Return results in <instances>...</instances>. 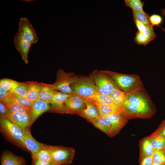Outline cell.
I'll list each match as a JSON object with an SVG mask.
<instances>
[{
  "mask_svg": "<svg viewBox=\"0 0 165 165\" xmlns=\"http://www.w3.org/2000/svg\"><path fill=\"white\" fill-rule=\"evenodd\" d=\"M18 31L32 45L38 41L36 32L29 20L26 18H20L19 23Z\"/></svg>",
  "mask_w": 165,
  "mask_h": 165,
  "instance_id": "cell-10",
  "label": "cell"
},
{
  "mask_svg": "<svg viewBox=\"0 0 165 165\" xmlns=\"http://www.w3.org/2000/svg\"><path fill=\"white\" fill-rule=\"evenodd\" d=\"M152 165H165V164H153Z\"/></svg>",
  "mask_w": 165,
  "mask_h": 165,
  "instance_id": "cell-42",
  "label": "cell"
},
{
  "mask_svg": "<svg viewBox=\"0 0 165 165\" xmlns=\"http://www.w3.org/2000/svg\"><path fill=\"white\" fill-rule=\"evenodd\" d=\"M151 24L154 27L155 26H159L163 21L162 17L157 14L153 15L150 17Z\"/></svg>",
  "mask_w": 165,
  "mask_h": 165,
  "instance_id": "cell-35",
  "label": "cell"
},
{
  "mask_svg": "<svg viewBox=\"0 0 165 165\" xmlns=\"http://www.w3.org/2000/svg\"><path fill=\"white\" fill-rule=\"evenodd\" d=\"M90 76L100 94L110 95L113 90L117 87L112 78L103 71H94Z\"/></svg>",
  "mask_w": 165,
  "mask_h": 165,
  "instance_id": "cell-6",
  "label": "cell"
},
{
  "mask_svg": "<svg viewBox=\"0 0 165 165\" xmlns=\"http://www.w3.org/2000/svg\"><path fill=\"white\" fill-rule=\"evenodd\" d=\"M106 117L111 123L114 137L119 133L129 120L122 111L111 114Z\"/></svg>",
  "mask_w": 165,
  "mask_h": 165,
  "instance_id": "cell-13",
  "label": "cell"
},
{
  "mask_svg": "<svg viewBox=\"0 0 165 165\" xmlns=\"http://www.w3.org/2000/svg\"><path fill=\"white\" fill-rule=\"evenodd\" d=\"M72 94L79 95L86 99H90L99 93L91 77H78L71 86Z\"/></svg>",
  "mask_w": 165,
  "mask_h": 165,
  "instance_id": "cell-4",
  "label": "cell"
},
{
  "mask_svg": "<svg viewBox=\"0 0 165 165\" xmlns=\"http://www.w3.org/2000/svg\"><path fill=\"white\" fill-rule=\"evenodd\" d=\"M32 160H36L44 163L53 162L51 153L48 148V145L47 148L39 152L36 158L32 159Z\"/></svg>",
  "mask_w": 165,
  "mask_h": 165,
  "instance_id": "cell-27",
  "label": "cell"
},
{
  "mask_svg": "<svg viewBox=\"0 0 165 165\" xmlns=\"http://www.w3.org/2000/svg\"><path fill=\"white\" fill-rule=\"evenodd\" d=\"M161 13L165 17V9H161Z\"/></svg>",
  "mask_w": 165,
  "mask_h": 165,
  "instance_id": "cell-41",
  "label": "cell"
},
{
  "mask_svg": "<svg viewBox=\"0 0 165 165\" xmlns=\"http://www.w3.org/2000/svg\"><path fill=\"white\" fill-rule=\"evenodd\" d=\"M71 95L57 91L51 100V106L49 112L70 114L66 106L65 101Z\"/></svg>",
  "mask_w": 165,
  "mask_h": 165,
  "instance_id": "cell-9",
  "label": "cell"
},
{
  "mask_svg": "<svg viewBox=\"0 0 165 165\" xmlns=\"http://www.w3.org/2000/svg\"><path fill=\"white\" fill-rule=\"evenodd\" d=\"M51 106L50 103L38 98L33 102L31 110V125L41 115L49 112Z\"/></svg>",
  "mask_w": 165,
  "mask_h": 165,
  "instance_id": "cell-14",
  "label": "cell"
},
{
  "mask_svg": "<svg viewBox=\"0 0 165 165\" xmlns=\"http://www.w3.org/2000/svg\"><path fill=\"white\" fill-rule=\"evenodd\" d=\"M28 91V85L26 82H20L8 92L9 94H13L22 97H26Z\"/></svg>",
  "mask_w": 165,
  "mask_h": 165,
  "instance_id": "cell-26",
  "label": "cell"
},
{
  "mask_svg": "<svg viewBox=\"0 0 165 165\" xmlns=\"http://www.w3.org/2000/svg\"><path fill=\"white\" fill-rule=\"evenodd\" d=\"M134 20H136L145 25L151 24L149 15L145 12L132 11Z\"/></svg>",
  "mask_w": 165,
  "mask_h": 165,
  "instance_id": "cell-30",
  "label": "cell"
},
{
  "mask_svg": "<svg viewBox=\"0 0 165 165\" xmlns=\"http://www.w3.org/2000/svg\"><path fill=\"white\" fill-rule=\"evenodd\" d=\"M126 96L125 93L119 90L117 87L114 88L110 95L115 104L121 108L126 98Z\"/></svg>",
  "mask_w": 165,
  "mask_h": 165,
  "instance_id": "cell-25",
  "label": "cell"
},
{
  "mask_svg": "<svg viewBox=\"0 0 165 165\" xmlns=\"http://www.w3.org/2000/svg\"><path fill=\"white\" fill-rule=\"evenodd\" d=\"M89 122L108 136L114 137L111 123L106 117L100 116L98 118Z\"/></svg>",
  "mask_w": 165,
  "mask_h": 165,
  "instance_id": "cell-16",
  "label": "cell"
},
{
  "mask_svg": "<svg viewBox=\"0 0 165 165\" xmlns=\"http://www.w3.org/2000/svg\"><path fill=\"white\" fill-rule=\"evenodd\" d=\"M10 112L3 101H0V118H7Z\"/></svg>",
  "mask_w": 165,
  "mask_h": 165,
  "instance_id": "cell-36",
  "label": "cell"
},
{
  "mask_svg": "<svg viewBox=\"0 0 165 165\" xmlns=\"http://www.w3.org/2000/svg\"><path fill=\"white\" fill-rule=\"evenodd\" d=\"M155 131L165 137V119L161 122Z\"/></svg>",
  "mask_w": 165,
  "mask_h": 165,
  "instance_id": "cell-38",
  "label": "cell"
},
{
  "mask_svg": "<svg viewBox=\"0 0 165 165\" xmlns=\"http://www.w3.org/2000/svg\"><path fill=\"white\" fill-rule=\"evenodd\" d=\"M0 130L7 141L20 148L28 152L25 145L24 136L21 128L7 118H1Z\"/></svg>",
  "mask_w": 165,
  "mask_h": 165,
  "instance_id": "cell-3",
  "label": "cell"
},
{
  "mask_svg": "<svg viewBox=\"0 0 165 165\" xmlns=\"http://www.w3.org/2000/svg\"><path fill=\"white\" fill-rule=\"evenodd\" d=\"M52 161L57 165L71 164L75 154V149L61 145H49Z\"/></svg>",
  "mask_w": 165,
  "mask_h": 165,
  "instance_id": "cell-5",
  "label": "cell"
},
{
  "mask_svg": "<svg viewBox=\"0 0 165 165\" xmlns=\"http://www.w3.org/2000/svg\"><path fill=\"white\" fill-rule=\"evenodd\" d=\"M86 100V107L78 115L88 122L98 118L100 116L96 106L89 100Z\"/></svg>",
  "mask_w": 165,
  "mask_h": 165,
  "instance_id": "cell-18",
  "label": "cell"
},
{
  "mask_svg": "<svg viewBox=\"0 0 165 165\" xmlns=\"http://www.w3.org/2000/svg\"><path fill=\"white\" fill-rule=\"evenodd\" d=\"M5 104L11 112L22 113L31 116V108L25 107L14 103Z\"/></svg>",
  "mask_w": 165,
  "mask_h": 165,
  "instance_id": "cell-28",
  "label": "cell"
},
{
  "mask_svg": "<svg viewBox=\"0 0 165 165\" xmlns=\"http://www.w3.org/2000/svg\"><path fill=\"white\" fill-rule=\"evenodd\" d=\"M21 129L24 136L25 145L30 152L32 159H34L39 152L47 148L48 145L39 142L35 139L31 134L30 127Z\"/></svg>",
  "mask_w": 165,
  "mask_h": 165,
  "instance_id": "cell-8",
  "label": "cell"
},
{
  "mask_svg": "<svg viewBox=\"0 0 165 165\" xmlns=\"http://www.w3.org/2000/svg\"><path fill=\"white\" fill-rule=\"evenodd\" d=\"M148 137L154 150H163L165 146V136L155 131Z\"/></svg>",
  "mask_w": 165,
  "mask_h": 165,
  "instance_id": "cell-22",
  "label": "cell"
},
{
  "mask_svg": "<svg viewBox=\"0 0 165 165\" xmlns=\"http://www.w3.org/2000/svg\"><path fill=\"white\" fill-rule=\"evenodd\" d=\"M2 101L5 104L14 103L29 108L32 107L33 103L26 97L10 94H9Z\"/></svg>",
  "mask_w": 165,
  "mask_h": 165,
  "instance_id": "cell-19",
  "label": "cell"
},
{
  "mask_svg": "<svg viewBox=\"0 0 165 165\" xmlns=\"http://www.w3.org/2000/svg\"><path fill=\"white\" fill-rule=\"evenodd\" d=\"M6 118L21 129L31 126V116L28 114L10 112Z\"/></svg>",
  "mask_w": 165,
  "mask_h": 165,
  "instance_id": "cell-15",
  "label": "cell"
},
{
  "mask_svg": "<svg viewBox=\"0 0 165 165\" xmlns=\"http://www.w3.org/2000/svg\"><path fill=\"white\" fill-rule=\"evenodd\" d=\"M88 99L94 100L100 103L110 105H116L110 95L101 94H100Z\"/></svg>",
  "mask_w": 165,
  "mask_h": 165,
  "instance_id": "cell-31",
  "label": "cell"
},
{
  "mask_svg": "<svg viewBox=\"0 0 165 165\" xmlns=\"http://www.w3.org/2000/svg\"><path fill=\"white\" fill-rule=\"evenodd\" d=\"M125 6L131 8L133 11L145 12L143 10L144 3L141 0H125Z\"/></svg>",
  "mask_w": 165,
  "mask_h": 165,
  "instance_id": "cell-29",
  "label": "cell"
},
{
  "mask_svg": "<svg viewBox=\"0 0 165 165\" xmlns=\"http://www.w3.org/2000/svg\"><path fill=\"white\" fill-rule=\"evenodd\" d=\"M103 71L112 78L118 88L126 94L132 92L143 86L138 75L122 74L108 70Z\"/></svg>",
  "mask_w": 165,
  "mask_h": 165,
  "instance_id": "cell-2",
  "label": "cell"
},
{
  "mask_svg": "<svg viewBox=\"0 0 165 165\" xmlns=\"http://www.w3.org/2000/svg\"><path fill=\"white\" fill-rule=\"evenodd\" d=\"M163 150H164V152L165 153V146L164 148L163 149Z\"/></svg>",
  "mask_w": 165,
  "mask_h": 165,
  "instance_id": "cell-43",
  "label": "cell"
},
{
  "mask_svg": "<svg viewBox=\"0 0 165 165\" xmlns=\"http://www.w3.org/2000/svg\"><path fill=\"white\" fill-rule=\"evenodd\" d=\"M126 94L122 109L128 120L147 119L156 113L155 106L143 86Z\"/></svg>",
  "mask_w": 165,
  "mask_h": 165,
  "instance_id": "cell-1",
  "label": "cell"
},
{
  "mask_svg": "<svg viewBox=\"0 0 165 165\" xmlns=\"http://www.w3.org/2000/svg\"><path fill=\"white\" fill-rule=\"evenodd\" d=\"M40 83L41 90L38 98L50 103L53 97L57 90L52 87L51 84Z\"/></svg>",
  "mask_w": 165,
  "mask_h": 165,
  "instance_id": "cell-23",
  "label": "cell"
},
{
  "mask_svg": "<svg viewBox=\"0 0 165 165\" xmlns=\"http://www.w3.org/2000/svg\"><path fill=\"white\" fill-rule=\"evenodd\" d=\"M152 155L143 159L139 162V165H152L153 163Z\"/></svg>",
  "mask_w": 165,
  "mask_h": 165,
  "instance_id": "cell-37",
  "label": "cell"
},
{
  "mask_svg": "<svg viewBox=\"0 0 165 165\" xmlns=\"http://www.w3.org/2000/svg\"><path fill=\"white\" fill-rule=\"evenodd\" d=\"M134 21L138 31L146 36L150 42L156 38V34L154 31V27L151 24H144L136 20H134Z\"/></svg>",
  "mask_w": 165,
  "mask_h": 165,
  "instance_id": "cell-24",
  "label": "cell"
},
{
  "mask_svg": "<svg viewBox=\"0 0 165 165\" xmlns=\"http://www.w3.org/2000/svg\"><path fill=\"white\" fill-rule=\"evenodd\" d=\"M32 165H57L53 162L44 163L36 160H32Z\"/></svg>",
  "mask_w": 165,
  "mask_h": 165,
  "instance_id": "cell-40",
  "label": "cell"
},
{
  "mask_svg": "<svg viewBox=\"0 0 165 165\" xmlns=\"http://www.w3.org/2000/svg\"><path fill=\"white\" fill-rule=\"evenodd\" d=\"M86 99L75 94H71L65 101L66 106L70 114L78 115L86 107Z\"/></svg>",
  "mask_w": 165,
  "mask_h": 165,
  "instance_id": "cell-12",
  "label": "cell"
},
{
  "mask_svg": "<svg viewBox=\"0 0 165 165\" xmlns=\"http://www.w3.org/2000/svg\"><path fill=\"white\" fill-rule=\"evenodd\" d=\"M19 82L7 78L0 80V86L2 87L8 92L10 91L19 83Z\"/></svg>",
  "mask_w": 165,
  "mask_h": 165,
  "instance_id": "cell-33",
  "label": "cell"
},
{
  "mask_svg": "<svg viewBox=\"0 0 165 165\" xmlns=\"http://www.w3.org/2000/svg\"><path fill=\"white\" fill-rule=\"evenodd\" d=\"M134 41L138 45H143L145 46L150 42L146 36L139 31L136 33Z\"/></svg>",
  "mask_w": 165,
  "mask_h": 165,
  "instance_id": "cell-34",
  "label": "cell"
},
{
  "mask_svg": "<svg viewBox=\"0 0 165 165\" xmlns=\"http://www.w3.org/2000/svg\"><path fill=\"white\" fill-rule=\"evenodd\" d=\"M16 49L20 54L26 64L28 63V54L31 44L19 31L15 35L14 39Z\"/></svg>",
  "mask_w": 165,
  "mask_h": 165,
  "instance_id": "cell-11",
  "label": "cell"
},
{
  "mask_svg": "<svg viewBox=\"0 0 165 165\" xmlns=\"http://www.w3.org/2000/svg\"><path fill=\"white\" fill-rule=\"evenodd\" d=\"M90 101L96 107L100 116L107 117L112 114L122 111V108L116 105H110L103 104L94 100Z\"/></svg>",
  "mask_w": 165,
  "mask_h": 165,
  "instance_id": "cell-17",
  "label": "cell"
},
{
  "mask_svg": "<svg viewBox=\"0 0 165 165\" xmlns=\"http://www.w3.org/2000/svg\"><path fill=\"white\" fill-rule=\"evenodd\" d=\"M78 75L72 72H66L59 69L57 72L55 82L51 84L55 90L68 94H72L71 85L77 79Z\"/></svg>",
  "mask_w": 165,
  "mask_h": 165,
  "instance_id": "cell-7",
  "label": "cell"
},
{
  "mask_svg": "<svg viewBox=\"0 0 165 165\" xmlns=\"http://www.w3.org/2000/svg\"><path fill=\"white\" fill-rule=\"evenodd\" d=\"M152 157L153 164H165V153L163 150H154Z\"/></svg>",
  "mask_w": 165,
  "mask_h": 165,
  "instance_id": "cell-32",
  "label": "cell"
},
{
  "mask_svg": "<svg viewBox=\"0 0 165 165\" xmlns=\"http://www.w3.org/2000/svg\"><path fill=\"white\" fill-rule=\"evenodd\" d=\"M26 82L28 85L26 97L34 102L38 98L41 90V83L34 81H28Z\"/></svg>",
  "mask_w": 165,
  "mask_h": 165,
  "instance_id": "cell-21",
  "label": "cell"
},
{
  "mask_svg": "<svg viewBox=\"0 0 165 165\" xmlns=\"http://www.w3.org/2000/svg\"><path fill=\"white\" fill-rule=\"evenodd\" d=\"M139 163L145 158L152 156L154 151L148 137L142 139L139 141Z\"/></svg>",
  "mask_w": 165,
  "mask_h": 165,
  "instance_id": "cell-20",
  "label": "cell"
},
{
  "mask_svg": "<svg viewBox=\"0 0 165 165\" xmlns=\"http://www.w3.org/2000/svg\"><path fill=\"white\" fill-rule=\"evenodd\" d=\"M9 94L8 92L0 86V100L2 101Z\"/></svg>",
  "mask_w": 165,
  "mask_h": 165,
  "instance_id": "cell-39",
  "label": "cell"
}]
</instances>
